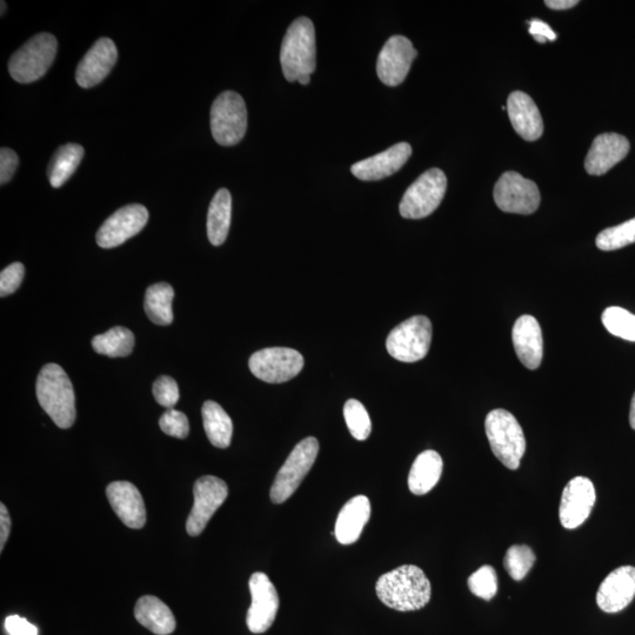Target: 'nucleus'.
<instances>
[{
  "instance_id": "obj_1",
  "label": "nucleus",
  "mask_w": 635,
  "mask_h": 635,
  "mask_svg": "<svg viewBox=\"0 0 635 635\" xmlns=\"http://www.w3.org/2000/svg\"><path fill=\"white\" fill-rule=\"evenodd\" d=\"M381 603L399 612L421 610L430 603L432 587L421 568L404 565L381 576L376 585Z\"/></svg>"
},
{
  "instance_id": "obj_2",
  "label": "nucleus",
  "mask_w": 635,
  "mask_h": 635,
  "mask_svg": "<svg viewBox=\"0 0 635 635\" xmlns=\"http://www.w3.org/2000/svg\"><path fill=\"white\" fill-rule=\"evenodd\" d=\"M36 392L39 405L60 429H70L75 424V391L62 367L57 364L44 366L37 379Z\"/></svg>"
},
{
  "instance_id": "obj_3",
  "label": "nucleus",
  "mask_w": 635,
  "mask_h": 635,
  "mask_svg": "<svg viewBox=\"0 0 635 635\" xmlns=\"http://www.w3.org/2000/svg\"><path fill=\"white\" fill-rule=\"evenodd\" d=\"M280 63L290 83L298 82L299 77L311 76L316 71V30L310 18L300 17L291 24L283 39Z\"/></svg>"
},
{
  "instance_id": "obj_4",
  "label": "nucleus",
  "mask_w": 635,
  "mask_h": 635,
  "mask_svg": "<svg viewBox=\"0 0 635 635\" xmlns=\"http://www.w3.org/2000/svg\"><path fill=\"white\" fill-rule=\"evenodd\" d=\"M492 452L507 469L518 470L526 451V439L519 421L506 410H493L485 420Z\"/></svg>"
},
{
  "instance_id": "obj_5",
  "label": "nucleus",
  "mask_w": 635,
  "mask_h": 635,
  "mask_svg": "<svg viewBox=\"0 0 635 635\" xmlns=\"http://www.w3.org/2000/svg\"><path fill=\"white\" fill-rule=\"evenodd\" d=\"M58 42L51 33H38L13 53L9 72L20 84L37 82L46 75L57 55Z\"/></svg>"
},
{
  "instance_id": "obj_6",
  "label": "nucleus",
  "mask_w": 635,
  "mask_h": 635,
  "mask_svg": "<svg viewBox=\"0 0 635 635\" xmlns=\"http://www.w3.org/2000/svg\"><path fill=\"white\" fill-rule=\"evenodd\" d=\"M318 453L319 441L313 437L305 438L294 447L274 479L270 493L272 503L283 504L293 496L316 463Z\"/></svg>"
},
{
  "instance_id": "obj_7",
  "label": "nucleus",
  "mask_w": 635,
  "mask_h": 635,
  "mask_svg": "<svg viewBox=\"0 0 635 635\" xmlns=\"http://www.w3.org/2000/svg\"><path fill=\"white\" fill-rule=\"evenodd\" d=\"M247 130V109L242 96L225 91L211 108V132L222 146H235L242 142Z\"/></svg>"
},
{
  "instance_id": "obj_8",
  "label": "nucleus",
  "mask_w": 635,
  "mask_h": 635,
  "mask_svg": "<svg viewBox=\"0 0 635 635\" xmlns=\"http://www.w3.org/2000/svg\"><path fill=\"white\" fill-rule=\"evenodd\" d=\"M432 343V324L425 316L407 319L392 330L386 340L390 356L403 363H416L429 353Z\"/></svg>"
},
{
  "instance_id": "obj_9",
  "label": "nucleus",
  "mask_w": 635,
  "mask_h": 635,
  "mask_svg": "<svg viewBox=\"0 0 635 635\" xmlns=\"http://www.w3.org/2000/svg\"><path fill=\"white\" fill-rule=\"evenodd\" d=\"M447 178L440 169H431L421 175L405 192L399 211L406 219H423L432 215L443 202Z\"/></svg>"
},
{
  "instance_id": "obj_10",
  "label": "nucleus",
  "mask_w": 635,
  "mask_h": 635,
  "mask_svg": "<svg viewBox=\"0 0 635 635\" xmlns=\"http://www.w3.org/2000/svg\"><path fill=\"white\" fill-rule=\"evenodd\" d=\"M249 367L258 379L269 384L286 383L297 377L304 367V358L287 347H270L253 353Z\"/></svg>"
},
{
  "instance_id": "obj_11",
  "label": "nucleus",
  "mask_w": 635,
  "mask_h": 635,
  "mask_svg": "<svg viewBox=\"0 0 635 635\" xmlns=\"http://www.w3.org/2000/svg\"><path fill=\"white\" fill-rule=\"evenodd\" d=\"M494 202L501 211L532 215L540 205V192L536 183L517 172H506L494 187Z\"/></svg>"
},
{
  "instance_id": "obj_12",
  "label": "nucleus",
  "mask_w": 635,
  "mask_h": 635,
  "mask_svg": "<svg viewBox=\"0 0 635 635\" xmlns=\"http://www.w3.org/2000/svg\"><path fill=\"white\" fill-rule=\"evenodd\" d=\"M193 496H195V504L187 518L186 531L189 536L198 537L209 524L213 514L229 496V487L222 479L205 476L196 481L193 486Z\"/></svg>"
},
{
  "instance_id": "obj_13",
  "label": "nucleus",
  "mask_w": 635,
  "mask_h": 635,
  "mask_svg": "<svg viewBox=\"0 0 635 635\" xmlns=\"http://www.w3.org/2000/svg\"><path fill=\"white\" fill-rule=\"evenodd\" d=\"M249 586L252 604L247 611V627L254 634L265 633L277 617L280 605L278 592L263 572L253 573Z\"/></svg>"
},
{
  "instance_id": "obj_14",
  "label": "nucleus",
  "mask_w": 635,
  "mask_h": 635,
  "mask_svg": "<svg viewBox=\"0 0 635 635\" xmlns=\"http://www.w3.org/2000/svg\"><path fill=\"white\" fill-rule=\"evenodd\" d=\"M149 220V211L140 204L122 207L105 220L97 233V244L103 249H113L124 244L142 231Z\"/></svg>"
},
{
  "instance_id": "obj_15",
  "label": "nucleus",
  "mask_w": 635,
  "mask_h": 635,
  "mask_svg": "<svg viewBox=\"0 0 635 635\" xmlns=\"http://www.w3.org/2000/svg\"><path fill=\"white\" fill-rule=\"evenodd\" d=\"M418 56V51L409 38L393 36L381 49L377 62V73L387 86H398L404 83L411 70L413 60Z\"/></svg>"
},
{
  "instance_id": "obj_16",
  "label": "nucleus",
  "mask_w": 635,
  "mask_h": 635,
  "mask_svg": "<svg viewBox=\"0 0 635 635\" xmlns=\"http://www.w3.org/2000/svg\"><path fill=\"white\" fill-rule=\"evenodd\" d=\"M597 494L592 481L586 477L573 478L564 489L559 507L560 523L567 530L583 525L596 504Z\"/></svg>"
},
{
  "instance_id": "obj_17",
  "label": "nucleus",
  "mask_w": 635,
  "mask_h": 635,
  "mask_svg": "<svg viewBox=\"0 0 635 635\" xmlns=\"http://www.w3.org/2000/svg\"><path fill=\"white\" fill-rule=\"evenodd\" d=\"M118 50L110 38H100L80 60L76 80L80 88L91 89L102 83L116 65Z\"/></svg>"
},
{
  "instance_id": "obj_18",
  "label": "nucleus",
  "mask_w": 635,
  "mask_h": 635,
  "mask_svg": "<svg viewBox=\"0 0 635 635\" xmlns=\"http://www.w3.org/2000/svg\"><path fill=\"white\" fill-rule=\"evenodd\" d=\"M635 597V567L621 566L601 583L597 604L601 611L618 613L625 610Z\"/></svg>"
},
{
  "instance_id": "obj_19",
  "label": "nucleus",
  "mask_w": 635,
  "mask_h": 635,
  "mask_svg": "<svg viewBox=\"0 0 635 635\" xmlns=\"http://www.w3.org/2000/svg\"><path fill=\"white\" fill-rule=\"evenodd\" d=\"M412 155V147L407 143L393 145L390 149L353 164L351 171L354 177L364 182H377L391 177L403 167Z\"/></svg>"
},
{
  "instance_id": "obj_20",
  "label": "nucleus",
  "mask_w": 635,
  "mask_h": 635,
  "mask_svg": "<svg viewBox=\"0 0 635 635\" xmlns=\"http://www.w3.org/2000/svg\"><path fill=\"white\" fill-rule=\"evenodd\" d=\"M631 146L627 138L617 133H604L594 139L585 159L588 175L603 176L613 169L630 152Z\"/></svg>"
},
{
  "instance_id": "obj_21",
  "label": "nucleus",
  "mask_w": 635,
  "mask_h": 635,
  "mask_svg": "<svg viewBox=\"0 0 635 635\" xmlns=\"http://www.w3.org/2000/svg\"><path fill=\"white\" fill-rule=\"evenodd\" d=\"M106 496L113 511L124 525L130 528H143L146 524V508L142 494L129 481H115L106 489Z\"/></svg>"
},
{
  "instance_id": "obj_22",
  "label": "nucleus",
  "mask_w": 635,
  "mask_h": 635,
  "mask_svg": "<svg viewBox=\"0 0 635 635\" xmlns=\"http://www.w3.org/2000/svg\"><path fill=\"white\" fill-rule=\"evenodd\" d=\"M512 340L517 356L528 370H537L544 357L543 332L538 320L532 316H521L512 330Z\"/></svg>"
},
{
  "instance_id": "obj_23",
  "label": "nucleus",
  "mask_w": 635,
  "mask_h": 635,
  "mask_svg": "<svg viewBox=\"0 0 635 635\" xmlns=\"http://www.w3.org/2000/svg\"><path fill=\"white\" fill-rule=\"evenodd\" d=\"M507 112L513 129L527 142H534L543 136L544 123L538 106L524 92H512L507 100Z\"/></svg>"
},
{
  "instance_id": "obj_24",
  "label": "nucleus",
  "mask_w": 635,
  "mask_h": 635,
  "mask_svg": "<svg viewBox=\"0 0 635 635\" xmlns=\"http://www.w3.org/2000/svg\"><path fill=\"white\" fill-rule=\"evenodd\" d=\"M371 517V503L365 496H357L343 506L334 528V536L342 545H351L362 536Z\"/></svg>"
},
{
  "instance_id": "obj_25",
  "label": "nucleus",
  "mask_w": 635,
  "mask_h": 635,
  "mask_svg": "<svg viewBox=\"0 0 635 635\" xmlns=\"http://www.w3.org/2000/svg\"><path fill=\"white\" fill-rule=\"evenodd\" d=\"M135 617L143 625L157 635H169L176 630V619L170 607L153 596H145L137 601Z\"/></svg>"
},
{
  "instance_id": "obj_26",
  "label": "nucleus",
  "mask_w": 635,
  "mask_h": 635,
  "mask_svg": "<svg viewBox=\"0 0 635 635\" xmlns=\"http://www.w3.org/2000/svg\"><path fill=\"white\" fill-rule=\"evenodd\" d=\"M443 459L436 451L427 450L420 453L411 467L409 489L416 496H424L439 483L443 473Z\"/></svg>"
},
{
  "instance_id": "obj_27",
  "label": "nucleus",
  "mask_w": 635,
  "mask_h": 635,
  "mask_svg": "<svg viewBox=\"0 0 635 635\" xmlns=\"http://www.w3.org/2000/svg\"><path fill=\"white\" fill-rule=\"evenodd\" d=\"M232 217V197L229 190L220 189L213 197L207 213V236L210 243L220 246L229 236Z\"/></svg>"
},
{
  "instance_id": "obj_28",
  "label": "nucleus",
  "mask_w": 635,
  "mask_h": 635,
  "mask_svg": "<svg viewBox=\"0 0 635 635\" xmlns=\"http://www.w3.org/2000/svg\"><path fill=\"white\" fill-rule=\"evenodd\" d=\"M203 423L207 438L218 449H227L231 445L233 423L229 414L216 401H206L203 405Z\"/></svg>"
},
{
  "instance_id": "obj_29",
  "label": "nucleus",
  "mask_w": 635,
  "mask_h": 635,
  "mask_svg": "<svg viewBox=\"0 0 635 635\" xmlns=\"http://www.w3.org/2000/svg\"><path fill=\"white\" fill-rule=\"evenodd\" d=\"M83 157V146L78 144L60 146L55 155H53L48 169L51 186L59 189V187L68 182L73 173L76 172Z\"/></svg>"
},
{
  "instance_id": "obj_30",
  "label": "nucleus",
  "mask_w": 635,
  "mask_h": 635,
  "mask_svg": "<svg viewBox=\"0 0 635 635\" xmlns=\"http://www.w3.org/2000/svg\"><path fill=\"white\" fill-rule=\"evenodd\" d=\"M173 298L175 291L170 284L159 283L147 289L144 309L152 323L166 326L173 322Z\"/></svg>"
},
{
  "instance_id": "obj_31",
  "label": "nucleus",
  "mask_w": 635,
  "mask_h": 635,
  "mask_svg": "<svg viewBox=\"0 0 635 635\" xmlns=\"http://www.w3.org/2000/svg\"><path fill=\"white\" fill-rule=\"evenodd\" d=\"M92 347L99 354L111 358L127 357L135 347V336L126 327L116 326L92 340Z\"/></svg>"
},
{
  "instance_id": "obj_32",
  "label": "nucleus",
  "mask_w": 635,
  "mask_h": 635,
  "mask_svg": "<svg viewBox=\"0 0 635 635\" xmlns=\"http://www.w3.org/2000/svg\"><path fill=\"white\" fill-rule=\"evenodd\" d=\"M601 320L613 336L635 343V314L621 307L611 306L604 311Z\"/></svg>"
},
{
  "instance_id": "obj_33",
  "label": "nucleus",
  "mask_w": 635,
  "mask_h": 635,
  "mask_svg": "<svg viewBox=\"0 0 635 635\" xmlns=\"http://www.w3.org/2000/svg\"><path fill=\"white\" fill-rule=\"evenodd\" d=\"M635 243V218L601 231L596 244L601 251H616Z\"/></svg>"
},
{
  "instance_id": "obj_34",
  "label": "nucleus",
  "mask_w": 635,
  "mask_h": 635,
  "mask_svg": "<svg viewBox=\"0 0 635 635\" xmlns=\"http://www.w3.org/2000/svg\"><path fill=\"white\" fill-rule=\"evenodd\" d=\"M536 554L526 545H513L508 548L504 559V567L513 580H523L536 563Z\"/></svg>"
},
{
  "instance_id": "obj_35",
  "label": "nucleus",
  "mask_w": 635,
  "mask_h": 635,
  "mask_svg": "<svg viewBox=\"0 0 635 635\" xmlns=\"http://www.w3.org/2000/svg\"><path fill=\"white\" fill-rule=\"evenodd\" d=\"M344 417L354 439L364 441L370 437L372 431L371 418L365 406L359 400L350 399L346 401Z\"/></svg>"
},
{
  "instance_id": "obj_36",
  "label": "nucleus",
  "mask_w": 635,
  "mask_h": 635,
  "mask_svg": "<svg viewBox=\"0 0 635 635\" xmlns=\"http://www.w3.org/2000/svg\"><path fill=\"white\" fill-rule=\"evenodd\" d=\"M469 588L474 596L486 601L496 597L498 592V577L492 566L480 567L469 578Z\"/></svg>"
},
{
  "instance_id": "obj_37",
  "label": "nucleus",
  "mask_w": 635,
  "mask_h": 635,
  "mask_svg": "<svg viewBox=\"0 0 635 635\" xmlns=\"http://www.w3.org/2000/svg\"><path fill=\"white\" fill-rule=\"evenodd\" d=\"M159 426L167 436L185 439L189 436V419L183 412L173 409L167 410L159 420Z\"/></svg>"
},
{
  "instance_id": "obj_38",
  "label": "nucleus",
  "mask_w": 635,
  "mask_h": 635,
  "mask_svg": "<svg viewBox=\"0 0 635 635\" xmlns=\"http://www.w3.org/2000/svg\"><path fill=\"white\" fill-rule=\"evenodd\" d=\"M153 397L157 403L172 409L178 403L179 389L176 380L169 376L159 377L153 384Z\"/></svg>"
},
{
  "instance_id": "obj_39",
  "label": "nucleus",
  "mask_w": 635,
  "mask_h": 635,
  "mask_svg": "<svg viewBox=\"0 0 635 635\" xmlns=\"http://www.w3.org/2000/svg\"><path fill=\"white\" fill-rule=\"evenodd\" d=\"M25 267L22 263H13L0 273V296L3 298L15 293L22 285Z\"/></svg>"
},
{
  "instance_id": "obj_40",
  "label": "nucleus",
  "mask_w": 635,
  "mask_h": 635,
  "mask_svg": "<svg viewBox=\"0 0 635 635\" xmlns=\"http://www.w3.org/2000/svg\"><path fill=\"white\" fill-rule=\"evenodd\" d=\"M18 164L19 159L15 151L8 149V147H3L0 150V184L5 185L10 182L15 175Z\"/></svg>"
},
{
  "instance_id": "obj_41",
  "label": "nucleus",
  "mask_w": 635,
  "mask_h": 635,
  "mask_svg": "<svg viewBox=\"0 0 635 635\" xmlns=\"http://www.w3.org/2000/svg\"><path fill=\"white\" fill-rule=\"evenodd\" d=\"M5 630L9 635H38L37 627L19 616L6 618Z\"/></svg>"
},
{
  "instance_id": "obj_42",
  "label": "nucleus",
  "mask_w": 635,
  "mask_h": 635,
  "mask_svg": "<svg viewBox=\"0 0 635 635\" xmlns=\"http://www.w3.org/2000/svg\"><path fill=\"white\" fill-rule=\"evenodd\" d=\"M530 33L540 44L546 43L547 40H552L553 42V40L557 39L556 32L546 23L538 19H534L530 22Z\"/></svg>"
},
{
  "instance_id": "obj_43",
  "label": "nucleus",
  "mask_w": 635,
  "mask_h": 635,
  "mask_svg": "<svg viewBox=\"0 0 635 635\" xmlns=\"http://www.w3.org/2000/svg\"><path fill=\"white\" fill-rule=\"evenodd\" d=\"M11 532V518L8 508L4 504L0 505V551H4L6 541Z\"/></svg>"
},
{
  "instance_id": "obj_44",
  "label": "nucleus",
  "mask_w": 635,
  "mask_h": 635,
  "mask_svg": "<svg viewBox=\"0 0 635 635\" xmlns=\"http://www.w3.org/2000/svg\"><path fill=\"white\" fill-rule=\"evenodd\" d=\"M578 0H546L545 5L552 10H568L578 5Z\"/></svg>"
},
{
  "instance_id": "obj_45",
  "label": "nucleus",
  "mask_w": 635,
  "mask_h": 635,
  "mask_svg": "<svg viewBox=\"0 0 635 635\" xmlns=\"http://www.w3.org/2000/svg\"><path fill=\"white\" fill-rule=\"evenodd\" d=\"M630 424L632 426V429L635 430V393L631 403Z\"/></svg>"
},
{
  "instance_id": "obj_46",
  "label": "nucleus",
  "mask_w": 635,
  "mask_h": 635,
  "mask_svg": "<svg viewBox=\"0 0 635 635\" xmlns=\"http://www.w3.org/2000/svg\"><path fill=\"white\" fill-rule=\"evenodd\" d=\"M298 82L302 85H309L311 82V76L305 75V76L299 77Z\"/></svg>"
},
{
  "instance_id": "obj_47",
  "label": "nucleus",
  "mask_w": 635,
  "mask_h": 635,
  "mask_svg": "<svg viewBox=\"0 0 635 635\" xmlns=\"http://www.w3.org/2000/svg\"><path fill=\"white\" fill-rule=\"evenodd\" d=\"M4 10H6V4L2 2V15H4Z\"/></svg>"
}]
</instances>
